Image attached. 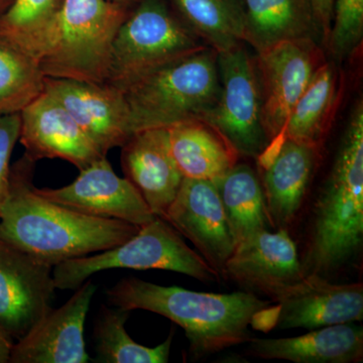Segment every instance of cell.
<instances>
[{"mask_svg": "<svg viewBox=\"0 0 363 363\" xmlns=\"http://www.w3.org/2000/svg\"><path fill=\"white\" fill-rule=\"evenodd\" d=\"M79 172L77 178L65 187H35V193L89 216L116 219L138 227L156 219L135 186L128 179L116 175L107 157Z\"/></svg>", "mask_w": 363, "mask_h": 363, "instance_id": "cell-11", "label": "cell"}, {"mask_svg": "<svg viewBox=\"0 0 363 363\" xmlns=\"http://www.w3.org/2000/svg\"><path fill=\"white\" fill-rule=\"evenodd\" d=\"M45 91L63 105L105 156L133 135L123 92L108 83L45 77Z\"/></svg>", "mask_w": 363, "mask_h": 363, "instance_id": "cell-14", "label": "cell"}, {"mask_svg": "<svg viewBox=\"0 0 363 363\" xmlns=\"http://www.w3.org/2000/svg\"><path fill=\"white\" fill-rule=\"evenodd\" d=\"M205 48L167 0H138L116 33L106 83L123 91L147 74Z\"/></svg>", "mask_w": 363, "mask_h": 363, "instance_id": "cell-6", "label": "cell"}, {"mask_svg": "<svg viewBox=\"0 0 363 363\" xmlns=\"http://www.w3.org/2000/svg\"><path fill=\"white\" fill-rule=\"evenodd\" d=\"M247 354L295 363H357L363 359V328L354 322L312 329L297 337L250 338Z\"/></svg>", "mask_w": 363, "mask_h": 363, "instance_id": "cell-20", "label": "cell"}, {"mask_svg": "<svg viewBox=\"0 0 363 363\" xmlns=\"http://www.w3.org/2000/svg\"><path fill=\"white\" fill-rule=\"evenodd\" d=\"M130 311L116 307L102 308L95 323L96 362L101 363H167L173 343L174 330L156 347L135 342L125 329Z\"/></svg>", "mask_w": 363, "mask_h": 363, "instance_id": "cell-27", "label": "cell"}, {"mask_svg": "<svg viewBox=\"0 0 363 363\" xmlns=\"http://www.w3.org/2000/svg\"><path fill=\"white\" fill-rule=\"evenodd\" d=\"M323 45L313 40H290L255 56L262 92V121L269 140L267 150L283 142L289 117L326 61Z\"/></svg>", "mask_w": 363, "mask_h": 363, "instance_id": "cell-9", "label": "cell"}, {"mask_svg": "<svg viewBox=\"0 0 363 363\" xmlns=\"http://www.w3.org/2000/svg\"><path fill=\"white\" fill-rule=\"evenodd\" d=\"M107 298L116 307L156 313L179 325L196 359L247 343L252 337L250 326L274 328L278 313L277 303L252 292H194L135 277L121 279L107 291Z\"/></svg>", "mask_w": 363, "mask_h": 363, "instance_id": "cell-1", "label": "cell"}, {"mask_svg": "<svg viewBox=\"0 0 363 363\" xmlns=\"http://www.w3.org/2000/svg\"><path fill=\"white\" fill-rule=\"evenodd\" d=\"M164 220L188 238L222 278L236 245L214 182L184 178Z\"/></svg>", "mask_w": 363, "mask_h": 363, "instance_id": "cell-13", "label": "cell"}, {"mask_svg": "<svg viewBox=\"0 0 363 363\" xmlns=\"http://www.w3.org/2000/svg\"><path fill=\"white\" fill-rule=\"evenodd\" d=\"M218 52L207 47L147 74L123 91L133 133L203 119L221 92Z\"/></svg>", "mask_w": 363, "mask_h": 363, "instance_id": "cell-4", "label": "cell"}, {"mask_svg": "<svg viewBox=\"0 0 363 363\" xmlns=\"http://www.w3.org/2000/svg\"><path fill=\"white\" fill-rule=\"evenodd\" d=\"M221 92L203 121L213 125L240 157H257L269 140L262 121V92L255 57L245 43L217 56Z\"/></svg>", "mask_w": 363, "mask_h": 363, "instance_id": "cell-8", "label": "cell"}, {"mask_svg": "<svg viewBox=\"0 0 363 363\" xmlns=\"http://www.w3.org/2000/svg\"><path fill=\"white\" fill-rule=\"evenodd\" d=\"M214 183L235 245L252 234L274 229L259 175L252 167L238 162Z\"/></svg>", "mask_w": 363, "mask_h": 363, "instance_id": "cell-24", "label": "cell"}, {"mask_svg": "<svg viewBox=\"0 0 363 363\" xmlns=\"http://www.w3.org/2000/svg\"><path fill=\"white\" fill-rule=\"evenodd\" d=\"M321 152L284 138L278 147L264 150L257 157V175L274 229L289 230L293 225L307 197Z\"/></svg>", "mask_w": 363, "mask_h": 363, "instance_id": "cell-17", "label": "cell"}, {"mask_svg": "<svg viewBox=\"0 0 363 363\" xmlns=\"http://www.w3.org/2000/svg\"><path fill=\"white\" fill-rule=\"evenodd\" d=\"M97 286L87 279L59 308L51 309L13 344L9 363H86L84 327Z\"/></svg>", "mask_w": 363, "mask_h": 363, "instance_id": "cell-15", "label": "cell"}, {"mask_svg": "<svg viewBox=\"0 0 363 363\" xmlns=\"http://www.w3.org/2000/svg\"><path fill=\"white\" fill-rule=\"evenodd\" d=\"M363 240V104L350 114L335 159L313 207L305 276L329 279L357 257Z\"/></svg>", "mask_w": 363, "mask_h": 363, "instance_id": "cell-3", "label": "cell"}, {"mask_svg": "<svg viewBox=\"0 0 363 363\" xmlns=\"http://www.w3.org/2000/svg\"><path fill=\"white\" fill-rule=\"evenodd\" d=\"M335 0H310L318 23L323 33V45L326 44L330 33L332 18H333V7Z\"/></svg>", "mask_w": 363, "mask_h": 363, "instance_id": "cell-31", "label": "cell"}, {"mask_svg": "<svg viewBox=\"0 0 363 363\" xmlns=\"http://www.w3.org/2000/svg\"><path fill=\"white\" fill-rule=\"evenodd\" d=\"M40 63L0 37V114L21 113L45 90Z\"/></svg>", "mask_w": 363, "mask_h": 363, "instance_id": "cell-28", "label": "cell"}, {"mask_svg": "<svg viewBox=\"0 0 363 363\" xmlns=\"http://www.w3.org/2000/svg\"><path fill=\"white\" fill-rule=\"evenodd\" d=\"M20 130V113L0 114V213L11 190V159Z\"/></svg>", "mask_w": 363, "mask_h": 363, "instance_id": "cell-30", "label": "cell"}, {"mask_svg": "<svg viewBox=\"0 0 363 363\" xmlns=\"http://www.w3.org/2000/svg\"><path fill=\"white\" fill-rule=\"evenodd\" d=\"M64 0H13L0 16V37L40 63Z\"/></svg>", "mask_w": 363, "mask_h": 363, "instance_id": "cell-26", "label": "cell"}, {"mask_svg": "<svg viewBox=\"0 0 363 363\" xmlns=\"http://www.w3.org/2000/svg\"><path fill=\"white\" fill-rule=\"evenodd\" d=\"M167 128L172 155L184 178L215 182L240 160L230 143L203 119L184 121Z\"/></svg>", "mask_w": 363, "mask_h": 363, "instance_id": "cell-23", "label": "cell"}, {"mask_svg": "<svg viewBox=\"0 0 363 363\" xmlns=\"http://www.w3.org/2000/svg\"><path fill=\"white\" fill-rule=\"evenodd\" d=\"M52 269L0 240V328L14 342L52 309Z\"/></svg>", "mask_w": 363, "mask_h": 363, "instance_id": "cell-10", "label": "cell"}, {"mask_svg": "<svg viewBox=\"0 0 363 363\" xmlns=\"http://www.w3.org/2000/svg\"><path fill=\"white\" fill-rule=\"evenodd\" d=\"M13 344V339L0 328V363H9Z\"/></svg>", "mask_w": 363, "mask_h": 363, "instance_id": "cell-32", "label": "cell"}, {"mask_svg": "<svg viewBox=\"0 0 363 363\" xmlns=\"http://www.w3.org/2000/svg\"><path fill=\"white\" fill-rule=\"evenodd\" d=\"M18 142L33 161L61 159L80 169L106 157L52 95L44 92L21 111Z\"/></svg>", "mask_w": 363, "mask_h": 363, "instance_id": "cell-16", "label": "cell"}, {"mask_svg": "<svg viewBox=\"0 0 363 363\" xmlns=\"http://www.w3.org/2000/svg\"><path fill=\"white\" fill-rule=\"evenodd\" d=\"M121 147V168L152 213L164 219L184 177L177 166L167 128L135 131Z\"/></svg>", "mask_w": 363, "mask_h": 363, "instance_id": "cell-19", "label": "cell"}, {"mask_svg": "<svg viewBox=\"0 0 363 363\" xmlns=\"http://www.w3.org/2000/svg\"><path fill=\"white\" fill-rule=\"evenodd\" d=\"M278 305L276 327L312 329L363 319L362 283L335 284L309 274L272 300Z\"/></svg>", "mask_w": 363, "mask_h": 363, "instance_id": "cell-18", "label": "cell"}, {"mask_svg": "<svg viewBox=\"0 0 363 363\" xmlns=\"http://www.w3.org/2000/svg\"><path fill=\"white\" fill-rule=\"evenodd\" d=\"M35 161L26 156L11 167V190L0 213V240L55 267L116 247L140 227L74 211L37 194Z\"/></svg>", "mask_w": 363, "mask_h": 363, "instance_id": "cell-2", "label": "cell"}, {"mask_svg": "<svg viewBox=\"0 0 363 363\" xmlns=\"http://www.w3.org/2000/svg\"><path fill=\"white\" fill-rule=\"evenodd\" d=\"M363 0H335L330 33L325 51L341 63L362 45Z\"/></svg>", "mask_w": 363, "mask_h": 363, "instance_id": "cell-29", "label": "cell"}, {"mask_svg": "<svg viewBox=\"0 0 363 363\" xmlns=\"http://www.w3.org/2000/svg\"><path fill=\"white\" fill-rule=\"evenodd\" d=\"M130 9L107 0H64L40 60L45 77L106 83L112 45Z\"/></svg>", "mask_w": 363, "mask_h": 363, "instance_id": "cell-5", "label": "cell"}, {"mask_svg": "<svg viewBox=\"0 0 363 363\" xmlns=\"http://www.w3.org/2000/svg\"><path fill=\"white\" fill-rule=\"evenodd\" d=\"M344 85L343 72L335 62L326 60L291 112L283 140L289 138L322 150L340 106Z\"/></svg>", "mask_w": 363, "mask_h": 363, "instance_id": "cell-22", "label": "cell"}, {"mask_svg": "<svg viewBox=\"0 0 363 363\" xmlns=\"http://www.w3.org/2000/svg\"><path fill=\"white\" fill-rule=\"evenodd\" d=\"M107 1L117 4V6L126 7V9H131V7L135 6L138 0H107Z\"/></svg>", "mask_w": 363, "mask_h": 363, "instance_id": "cell-33", "label": "cell"}, {"mask_svg": "<svg viewBox=\"0 0 363 363\" xmlns=\"http://www.w3.org/2000/svg\"><path fill=\"white\" fill-rule=\"evenodd\" d=\"M243 43L255 52L290 40H313L323 45V33L310 0H242Z\"/></svg>", "mask_w": 363, "mask_h": 363, "instance_id": "cell-21", "label": "cell"}, {"mask_svg": "<svg viewBox=\"0 0 363 363\" xmlns=\"http://www.w3.org/2000/svg\"><path fill=\"white\" fill-rule=\"evenodd\" d=\"M113 269H162L204 283L221 279L199 252L188 247L171 224L157 216L116 247L57 264L52 269V278L59 290L75 291L93 274Z\"/></svg>", "mask_w": 363, "mask_h": 363, "instance_id": "cell-7", "label": "cell"}, {"mask_svg": "<svg viewBox=\"0 0 363 363\" xmlns=\"http://www.w3.org/2000/svg\"><path fill=\"white\" fill-rule=\"evenodd\" d=\"M304 277L297 245L285 229L259 231L241 240L222 274V278L272 301Z\"/></svg>", "mask_w": 363, "mask_h": 363, "instance_id": "cell-12", "label": "cell"}, {"mask_svg": "<svg viewBox=\"0 0 363 363\" xmlns=\"http://www.w3.org/2000/svg\"><path fill=\"white\" fill-rule=\"evenodd\" d=\"M179 18L217 52L243 44L242 0H167Z\"/></svg>", "mask_w": 363, "mask_h": 363, "instance_id": "cell-25", "label": "cell"}]
</instances>
